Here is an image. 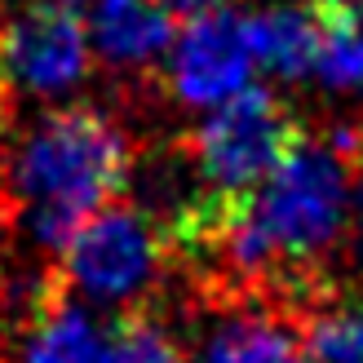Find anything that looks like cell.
<instances>
[{
  "label": "cell",
  "instance_id": "cell-15",
  "mask_svg": "<svg viewBox=\"0 0 363 363\" xmlns=\"http://www.w3.org/2000/svg\"><path fill=\"white\" fill-rule=\"evenodd\" d=\"M306 9H315L319 18L323 13H350V9H363V0H301Z\"/></svg>",
  "mask_w": 363,
  "mask_h": 363
},
{
  "label": "cell",
  "instance_id": "cell-13",
  "mask_svg": "<svg viewBox=\"0 0 363 363\" xmlns=\"http://www.w3.org/2000/svg\"><path fill=\"white\" fill-rule=\"evenodd\" d=\"M18 270H27V262L18 257V248H13V230H9V217H5V208H0V297L9 293V284L18 279Z\"/></svg>",
  "mask_w": 363,
  "mask_h": 363
},
{
  "label": "cell",
  "instance_id": "cell-10",
  "mask_svg": "<svg viewBox=\"0 0 363 363\" xmlns=\"http://www.w3.org/2000/svg\"><path fill=\"white\" fill-rule=\"evenodd\" d=\"M106 363H191L164 306H138L106 323Z\"/></svg>",
  "mask_w": 363,
  "mask_h": 363
},
{
  "label": "cell",
  "instance_id": "cell-11",
  "mask_svg": "<svg viewBox=\"0 0 363 363\" xmlns=\"http://www.w3.org/2000/svg\"><path fill=\"white\" fill-rule=\"evenodd\" d=\"M323 138L337 147L350 173V217H346V244H341V257H337V279L363 284V116L333 120Z\"/></svg>",
  "mask_w": 363,
  "mask_h": 363
},
{
  "label": "cell",
  "instance_id": "cell-2",
  "mask_svg": "<svg viewBox=\"0 0 363 363\" xmlns=\"http://www.w3.org/2000/svg\"><path fill=\"white\" fill-rule=\"evenodd\" d=\"M58 279L84 306H106L111 315L169 301L177 262L155 222L133 199H111L67 240L58 252Z\"/></svg>",
  "mask_w": 363,
  "mask_h": 363
},
{
  "label": "cell",
  "instance_id": "cell-4",
  "mask_svg": "<svg viewBox=\"0 0 363 363\" xmlns=\"http://www.w3.org/2000/svg\"><path fill=\"white\" fill-rule=\"evenodd\" d=\"M306 133L311 129L293 106L257 84L213 106V116L191 129L199 169L217 195H252L301 147Z\"/></svg>",
  "mask_w": 363,
  "mask_h": 363
},
{
  "label": "cell",
  "instance_id": "cell-3",
  "mask_svg": "<svg viewBox=\"0 0 363 363\" xmlns=\"http://www.w3.org/2000/svg\"><path fill=\"white\" fill-rule=\"evenodd\" d=\"M89 76L84 0H18L0 18V106L18 124V106H62Z\"/></svg>",
  "mask_w": 363,
  "mask_h": 363
},
{
  "label": "cell",
  "instance_id": "cell-1",
  "mask_svg": "<svg viewBox=\"0 0 363 363\" xmlns=\"http://www.w3.org/2000/svg\"><path fill=\"white\" fill-rule=\"evenodd\" d=\"M138 138L133 124L102 102H62L18 124L0 169V208L18 257L27 248L45 266L58 262L71 235L124 195Z\"/></svg>",
  "mask_w": 363,
  "mask_h": 363
},
{
  "label": "cell",
  "instance_id": "cell-17",
  "mask_svg": "<svg viewBox=\"0 0 363 363\" xmlns=\"http://www.w3.org/2000/svg\"><path fill=\"white\" fill-rule=\"evenodd\" d=\"M0 328H5V315H0ZM0 363H9V354H5V346H0Z\"/></svg>",
  "mask_w": 363,
  "mask_h": 363
},
{
  "label": "cell",
  "instance_id": "cell-6",
  "mask_svg": "<svg viewBox=\"0 0 363 363\" xmlns=\"http://www.w3.org/2000/svg\"><path fill=\"white\" fill-rule=\"evenodd\" d=\"M252 62L257 58L248 40V18H240L230 5L195 13L169 49L164 98L182 106H222L240 89H248Z\"/></svg>",
  "mask_w": 363,
  "mask_h": 363
},
{
  "label": "cell",
  "instance_id": "cell-14",
  "mask_svg": "<svg viewBox=\"0 0 363 363\" xmlns=\"http://www.w3.org/2000/svg\"><path fill=\"white\" fill-rule=\"evenodd\" d=\"M164 5L177 18H195V13H208V9H226V0H164Z\"/></svg>",
  "mask_w": 363,
  "mask_h": 363
},
{
  "label": "cell",
  "instance_id": "cell-8",
  "mask_svg": "<svg viewBox=\"0 0 363 363\" xmlns=\"http://www.w3.org/2000/svg\"><path fill=\"white\" fill-rule=\"evenodd\" d=\"M248 18V40H252V58H257L270 76L279 80H306L319 67V45H323V27L315 9L297 5H266L252 9Z\"/></svg>",
  "mask_w": 363,
  "mask_h": 363
},
{
  "label": "cell",
  "instance_id": "cell-9",
  "mask_svg": "<svg viewBox=\"0 0 363 363\" xmlns=\"http://www.w3.org/2000/svg\"><path fill=\"white\" fill-rule=\"evenodd\" d=\"M311 363H363V284H333L297 315Z\"/></svg>",
  "mask_w": 363,
  "mask_h": 363
},
{
  "label": "cell",
  "instance_id": "cell-18",
  "mask_svg": "<svg viewBox=\"0 0 363 363\" xmlns=\"http://www.w3.org/2000/svg\"><path fill=\"white\" fill-rule=\"evenodd\" d=\"M284 363H311V359H301V354H293V359H284Z\"/></svg>",
  "mask_w": 363,
  "mask_h": 363
},
{
  "label": "cell",
  "instance_id": "cell-16",
  "mask_svg": "<svg viewBox=\"0 0 363 363\" xmlns=\"http://www.w3.org/2000/svg\"><path fill=\"white\" fill-rule=\"evenodd\" d=\"M5 142H9V133L0 129V169H5Z\"/></svg>",
  "mask_w": 363,
  "mask_h": 363
},
{
  "label": "cell",
  "instance_id": "cell-7",
  "mask_svg": "<svg viewBox=\"0 0 363 363\" xmlns=\"http://www.w3.org/2000/svg\"><path fill=\"white\" fill-rule=\"evenodd\" d=\"M9 328L18 363H106V328L94 319V306L71 293L53 266L31 284Z\"/></svg>",
  "mask_w": 363,
  "mask_h": 363
},
{
  "label": "cell",
  "instance_id": "cell-12",
  "mask_svg": "<svg viewBox=\"0 0 363 363\" xmlns=\"http://www.w3.org/2000/svg\"><path fill=\"white\" fill-rule=\"evenodd\" d=\"M319 27H323V45H319L315 76L323 80V89H333L341 98L363 94V9L323 13Z\"/></svg>",
  "mask_w": 363,
  "mask_h": 363
},
{
  "label": "cell",
  "instance_id": "cell-5",
  "mask_svg": "<svg viewBox=\"0 0 363 363\" xmlns=\"http://www.w3.org/2000/svg\"><path fill=\"white\" fill-rule=\"evenodd\" d=\"M84 27L102 67L120 80L116 111L124 120L133 106L164 98L160 62H169L177 40V13L164 0H84Z\"/></svg>",
  "mask_w": 363,
  "mask_h": 363
}]
</instances>
